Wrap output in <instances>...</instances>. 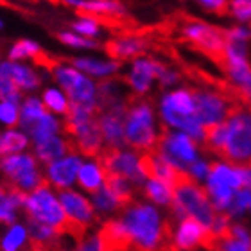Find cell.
Wrapping results in <instances>:
<instances>
[{
    "mask_svg": "<svg viewBox=\"0 0 251 251\" xmlns=\"http://www.w3.org/2000/svg\"><path fill=\"white\" fill-rule=\"evenodd\" d=\"M158 117L160 124L167 129L181 131L198 142L204 140V127L201 126L196 113L194 92L190 88L179 86L171 88L160 97L158 102Z\"/></svg>",
    "mask_w": 251,
    "mask_h": 251,
    "instance_id": "6da1fadb",
    "label": "cell"
},
{
    "mask_svg": "<svg viewBox=\"0 0 251 251\" xmlns=\"http://www.w3.org/2000/svg\"><path fill=\"white\" fill-rule=\"evenodd\" d=\"M162 129V124L158 122V113L149 100L142 97H135L129 100L124 115L126 146L140 154L154 151Z\"/></svg>",
    "mask_w": 251,
    "mask_h": 251,
    "instance_id": "7a4b0ae2",
    "label": "cell"
},
{
    "mask_svg": "<svg viewBox=\"0 0 251 251\" xmlns=\"http://www.w3.org/2000/svg\"><path fill=\"white\" fill-rule=\"evenodd\" d=\"M99 110L88 106L72 104L67 117L63 119L65 136L75 152L86 158H97L104 151V140L100 135L99 122H97Z\"/></svg>",
    "mask_w": 251,
    "mask_h": 251,
    "instance_id": "3957f363",
    "label": "cell"
},
{
    "mask_svg": "<svg viewBox=\"0 0 251 251\" xmlns=\"http://www.w3.org/2000/svg\"><path fill=\"white\" fill-rule=\"evenodd\" d=\"M0 183L20 194H29L45 183L43 165L31 151L0 158Z\"/></svg>",
    "mask_w": 251,
    "mask_h": 251,
    "instance_id": "277c9868",
    "label": "cell"
},
{
    "mask_svg": "<svg viewBox=\"0 0 251 251\" xmlns=\"http://www.w3.org/2000/svg\"><path fill=\"white\" fill-rule=\"evenodd\" d=\"M22 215L25 217V221H34L40 225L50 226L61 235H68V223L59 203L58 192L47 183L24 196Z\"/></svg>",
    "mask_w": 251,
    "mask_h": 251,
    "instance_id": "5b68a950",
    "label": "cell"
},
{
    "mask_svg": "<svg viewBox=\"0 0 251 251\" xmlns=\"http://www.w3.org/2000/svg\"><path fill=\"white\" fill-rule=\"evenodd\" d=\"M225 146L221 151L223 162L242 165L251 162V110L237 106L225 122Z\"/></svg>",
    "mask_w": 251,
    "mask_h": 251,
    "instance_id": "8992f818",
    "label": "cell"
},
{
    "mask_svg": "<svg viewBox=\"0 0 251 251\" xmlns=\"http://www.w3.org/2000/svg\"><path fill=\"white\" fill-rule=\"evenodd\" d=\"M50 75L58 88L65 92L70 104L88 106L99 110V92L97 83L70 63H52L50 65Z\"/></svg>",
    "mask_w": 251,
    "mask_h": 251,
    "instance_id": "52a82bcc",
    "label": "cell"
},
{
    "mask_svg": "<svg viewBox=\"0 0 251 251\" xmlns=\"http://www.w3.org/2000/svg\"><path fill=\"white\" fill-rule=\"evenodd\" d=\"M221 58L231 88L235 90L242 104L251 110V63L248 58V42H226Z\"/></svg>",
    "mask_w": 251,
    "mask_h": 251,
    "instance_id": "ba28073f",
    "label": "cell"
},
{
    "mask_svg": "<svg viewBox=\"0 0 251 251\" xmlns=\"http://www.w3.org/2000/svg\"><path fill=\"white\" fill-rule=\"evenodd\" d=\"M194 102H196V113L204 129L219 126L233 113L237 102L225 90L214 88V86H201L192 90Z\"/></svg>",
    "mask_w": 251,
    "mask_h": 251,
    "instance_id": "9c48e42d",
    "label": "cell"
},
{
    "mask_svg": "<svg viewBox=\"0 0 251 251\" xmlns=\"http://www.w3.org/2000/svg\"><path fill=\"white\" fill-rule=\"evenodd\" d=\"M58 198L65 212V217H67L68 235L72 237L74 242L79 241L99 221V215L95 212L92 201L74 188L58 192Z\"/></svg>",
    "mask_w": 251,
    "mask_h": 251,
    "instance_id": "30bf717a",
    "label": "cell"
},
{
    "mask_svg": "<svg viewBox=\"0 0 251 251\" xmlns=\"http://www.w3.org/2000/svg\"><path fill=\"white\" fill-rule=\"evenodd\" d=\"M154 151L160 152L171 165H174L183 173H188L190 165L199 160L198 142L181 131L167 129V127L162 129V135H160V140H158Z\"/></svg>",
    "mask_w": 251,
    "mask_h": 251,
    "instance_id": "8fae6325",
    "label": "cell"
},
{
    "mask_svg": "<svg viewBox=\"0 0 251 251\" xmlns=\"http://www.w3.org/2000/svg\"><path fill=\"white\" fill-rule=\"evenodd\" d=\"M100 169L104 174H113L119 178L129 181L133 187L142 192V187L146 183V178L140 171V152L133 149H104L102 154L97 158Z\"/></svg>",
    "mask_w": 251,
    "mask_h": 251,
    "instance_id": "7c38bea8",
    "label": "cell"
},
{
    "mask_svg": "<svg viewBox=\"0 0 251 251\" xmlns=\"http://www.w3.org/2000/svg\"><path fill=\"white\" fill-rule=\"evenodd\" d=\"M181 34L187 42L201 49L203 52L214 56V58H221L223 50L226 45L225 31H221L219 27L210 25L206 22L201 20H188L181 27Z\"/></svg>",
    "mask_w": 251,
    "mask_h": 251,
    "instance_id": "4fadbf2b",
    "label": "cell"
},
{
    "mask_svg": "<svg viewBox=\"0 0 251 251\" xmlns=\"http://www.w3.org/2000/svg\"><path fill=\"white\" fill-rule=\"evenodd\" d=\"M81 163H83L81 154L75 151H70L59 160H54V162L43 165L45 183L50 188H54L56 192L72 188L74 185L77 183V173Z\"/></svg>",
    "mask_w": 251,
    "mask_h": 251,
    "instance_id": "5bb4252c",
    "label": "cell"
},
{
    "mask_svg": "<svg viewBox=\"0 0 251 251\" xmlns=\"http://www.w3.org/2000/svg\"><path fill=\"white\" fill-rule=\"evenodd\" d=\"M156 81V59L149 56H140L131 61L129 70L126 74V86L135 97H144L151 92Z\"/></svg>",
    "mask_w": 251,
    "mask_h": 251,
    "instance_id": "9a60e30c",
    "label": "cell"
},
{
    "mask_svg": "<svg viewBox=\"0 0 251 251\" xmlns=\"http://www.w3.org/2000/svg\"><path fill=\"white\" fill-rule=\"evenodd\" d=\"M126 110H127V106L99 111L97 122H99L102 140H104V149H122V147H126V140H124Z\"/></svg>",
    "mask_w": 251,
    "mask_h": 251,
    "instance_id": "2e32d148",
    "label": "cell"
},
{
    "mask_svg": "<svg viewBox=\"0 0 251 251\" xmlns=\"http://www.w3.org/2000/svg\"><path fill=\"white\" fill-rule=\"evenodd\" d=\"M210 242V230L194 217H185L178 223L176 244L179 251H194L198 248L206 250Z\"/></svg>",
    "mask_w": 251,
    "mask_h": 251,
    "instance_id": "e0dca14e",
    "label": "cell"
},
{
    "mask_svg": "<svg viewBox=\"0 0 251 251\" xmlns=\"http://www.w3.org/2000/svg\"><path fill=\"white\" fill-rule=\"evenodd\" d=\"M0 68L4 70L13 83L18 86L24 95H32L40 86H42V75L31 63H20V61H2Z\"/></svg>",
    "mask_w": 251,
    "mask_h": 251,
    "instance_id": "ac0fdd59",
    "label": "cell"
},
{
    "mask_svg": "<svg viewBox=\"0 0 251 251\" xmlns=\"http://www.w3.org/2000/svg\"><path fill=\"white\" fill-rule=\"evenodd\" d=\"M79 72L88 75L94 81H108L113 79L121 70V63L111 58H94V56H77L70 61Z\"/></svg>",
    "mask_w": 251,
    "mask_h": 251,
    "instance_id": "d6986e66",
    "label": "cell"
},
{
    "mask_svg": "<svg viewBox=\"0 0 251 251\" xmlns=\"http://www.w3.org/2000/svg\"><path fill=\"white\" fill-rule=\"evenodd\" d=\"M147 49V40L140 34H122L106 43V50L115 61H127V59L140 58Z\"/></svg>",
    "mask_w": 251,
    "mask_h": 251,
    "instance_id": "ffe728a7",
    "label": "cell"
},
{
    "mask_svg": "<svg viewBox=\"0 0 251 251\" xmlns=\"http://www.w3.org/2000/svg\"><path fill=\"white\" fill-rule=\"evenodd\" d=\"M0 251H43L31 241L27 225L16 221L0 228Z\"/></svg>",
    "mask_w": 251,
    "mask_h": 251,
    "instance_id": "44dd1931",
    "label": "cell"
},
{
    "mask_svg": "<svg viewBox=\"0 0 251 251\" xmlns=\"http://www.w3.org/2000/svg\"><path fill=\"white\" fill-rule=\"evenodd\" d=\"M32 154L36 156V160L42 165H47V163L54 162V160H59L61 156L68 154L70 151H74L68 138L63 135H56L52 138H47V140L40 142V144H32Z\"/></svg>",
    "mask_w": 251,
    "mask_h": 251,
    "instance_id": "7402d4cb",
    "label": "cell"
},
{
    "mask_svg": "<svg viewBox=\"0 0 251 251\" xmlns=\"http://www.w3.org/2000/svg\"><path fill=\"white\" fill-rule=\"evenodd\" d=\"M29 140L32 144H40V142L47 140V138H52L56 135H63L65 133V127H63V121L59 117L52 115V113H43L38 121L32 122L29 127L24 129Z\"/></svg>",
    "mask_w": 251,
    "mask_h": 251,
    "instance_id": "603a6c76",
    "label": "cell"
},
{
    "mask_svg": "<svg viewBox=\"0 0 251 251\" xmlns=\"http://www.w3.org/2000/svg\"><path fill=\"white\" fill-rule=\"evenodd\" d=\"M24 194L0 183V228L20 221Z\"/></svg>",
    "mask_w": 251,
    "mask_h": 251,
    "instance_id": "cb8c5ba5",
    "label": "cell"
},
{
    "mask_svg": "<svg viewBox=\"0 0 251 251\" xmlns=\"http://www.w3.org/2000/svg\"><path fill=\"white\" fill-rule=\"evenodd\" d=\"M83 15L95 16V18H124L127 15L126 7L119 0H83L81 9Z\"/></svg>",
    "mask_w": 251,
    "mask_h": 251,
    "instance_id": "d4e9b609",
    "label": "cell"
},
{
    "mask_svg": "<svg viewBox=\"0 0 251 251\" xmlns=\"http://www.w3.org/2000/svg\"><path fill=\"white\" fill-rule=\"evenodd\" d=\"M77 185L83 190L94 196L102 187V169L95 158H88L86 162L81 163L77 173Z\"/></svg>",
    "mask_w": 251,
    "mask_h": 251,
    "instance_id": "484cf974",
    "label": "cell"
},
{
    "mask_svg": "<svg viewBox=\"0 0 251 251\" xmlns=\"http://www.w3.org/2000/svg\"><path fill=\"white\" fill-rule=\"evenodd\" d=\"M29 147H31V140L20 127L0 129V158L7 156V154L24 152Z\"/></svg>",
    "mask_w": 251,
    "mask_h": 251,
    "instance_id": "4316f807",
    "label": "cell"
},
{
    "mask_svg": "<svg viewBox=\"0 0 251 251\" xmlns=\"http://www.w3.org/2000/svg\"><path fill=\"white\" fill-rule=\"evenodd\" d=\"M40 99H42L45 110H47L49 113H52V115L59 117V119H61V117L65 119L68 110H70V106H72L70 100H68V97L65 95V92H63L61 88H58L56 84L45 86V88L42 90Z\"/></svg>",
    "mask_w": 251,
    "mask_h": 251,
    "instance_id": "83f0119b",
    "label": "cell"
},
{
    "mask_svg": "<svg viewBox=\"0 0 251 251\" xmlns=\"http://www.w3.org/2000/svg\"><path fill=\"white\" fill-rule=\"evenodd\" d=\"M40 56H42V45L29 38L15 42L7 50V61L29 63L32 59H38Z\"/></svg>",
    "mask_w": 251,
    "mask_h": 251,
    "instance_id": "f1b7e54d",
    "label": "cell"
},
{
    "mask_svg": "<svg viewBox=\"0 0 251 251\" xmlns=\"http://www.w3.org/2000/svg\"><path fill=\"white\" fill-rule=\"evenodd\" d=\"M142 196L147 198L149 201H152L154 204H160L167 210L173 204V190L167 185L160 183L156 179H147L144 187H142Z\"/></svg>",
    "mask_w": 251,
    "mask_h": 251,
    "instance_id": "f546056e",
    "label": "cell"
},
{
    "mask_svg": "<svg viewBox=\"0 0 251 251\" xmlns=\"http://www.w3.org/2000/svg\"><path fill=\"white\" fill-rule=\"evenodd\" d=\"M72 29L75 34L83 38H88V40H95V38L100 36V32H102V22L99 18H95V16H90V15H81L77 16L75 20L72 22Z\"/></svg>",
    "mask_w": 251,
    "mask_h": 251,
    "instance_id": "4dcf8cb0",
    "label": "cell"
},
{
    "mask_svg": "<svg viewBox=\"0 0 251 251\" xmlns=\"http://www.w3.org/2000/svg\"><path fill=\"white\" fill-rule=\"evenodd\" d=\"M20 122V102L0 99V129L18 127Z\"/></svg>",
    "mask_w": 251,
    "mask_h": 251,
    "instance_id": "1f68e13d",
    "label": "cell"
},
{
    "mask_svg": "<svg viewBox=\"0 0 251 251\" xmlns=\"http://www.w3.org/2000/svg\"><path fill=\"white\" fill-rule=\"evenodd\" d=\"M58 40L63 45H67V47H70V49H83V50H86V49L99 47V42L79 36V34H75L74 31H61L58 34Z\"/></svg>",
    "mask_w": 251,
    "mask_h": 251,
    "instance_id": "d6a6232c",
    "label": "cell"
},
{
    "mask_svg": "<svg viewBox=\"0 0 251 251\" xmlns=\"http://www.w3.org/2000/svg\"><path fill=\"white\" fill-rule=\"evenodd\" d=\"M24 97H25V95L18 90V86L13 83V79L0 68V99L13 100V102H22Z\"/></svg>",
    "mask_w": 251,
    "mask_h": 251,
    "instance_id": "836d02e7",
    "label": "cell"
},
{
    "mask_svg": "<svg viewBox=\"0 0 251 251\" xmlns=\"http://www.w3.org/2000/svg\"><path fill=\"white\" fill-rule=\"evenodd\" d=\"M156 81L162 84L163 88H173L181 81V74L176 68L169 67V65L156 59Z\"/></svg>",
    "mask_w": 251,
    "mask_h": 251,
    "instance_id": "e575fe53",
    "label": "cell"
},
{
    "mask_svg": "<svg viewBox=\"0 0 251 251\" xmlns=\"http://www.w3.org/2000/svg\"><path fill=\"white\" fill-rule=\"evenodd\" d=\"M226 7L241 25L251 24V0H230Z\"/></svg>",
    "mask_w": 251,
    "mask_h": 251,
    "instance_id": "d590c367",
    "label": "cell"
},
{
    "mask_svg": "<svg viewBox=\"0 0 251 251\" xmlns=\"http://www.w3.org/2000/svg\"><path fill=\"white\" fill-rule=\"evenodd\" d=\"M225 38L226 42H248L251 40V32H250V27L246 25H235L225 31Z\"/></svg>",
    "mask_w": 251,
    "mask_h": 251,
    "instance_id": "8d00e7d4",
    "label": "cell"
},
{
    "mask_svg": "<svg viewBox=\"0 0 251 251\" xmlns=\"http://www.w3.org/2000/svg\"><path fill=\"white\" fill-rule=\"evenodd\" d=\"M208 165L210 162H204V160H198V162H194L188 169V174L192 176L196 181L203 178H208Z\"/></svg>",
    "mask_w": 251,
    "mask_h": 251,
    "instance_id": "74e56055",
    "label": "cell"
},
{
    "mask_svg": "<svg viewBox=\"0 0 251 251\" xmlns=\"http://www.w3.org/2000/svg\"><path fill=\"white\" fill-rule=\"evenodd\" d=\"M239 174H241V179H242V188H246V190H251V162L248 163H242V165H235Z\"/></svg>",
    "mask_w": 251,
    "mask_h": 251,
    "instance_id": "f35d334b",
    "label": "cell"
},
{
    "mask_svg": "<svg viewBox=\"0 0 251 251\" xmlns=\"http://www.w3.org/2000/svg\"><path fill=\"white\" fill-rule=\"evenodd\" d=\"M196 2L203 5L204 9L215 11V13H221V11L228 5V2H226V0H196Z\"/></svg>",
    "mask_w": 251,
    "mask_h": 251,
    "instance_id": "ab89813d",
    "label": "cell"
},
{
    "mask_svg": "<svg viewBox=\"0 0 251 251\" xmlns=\"http://www.w3.org/2000/svg\"><path fill=\"white\" fill-rule=\"evenodd\" d=\"M4 27H5V22L2 20V18H0V31H2V29H4Z\"/></svg>",
    "mask_w": 251,
    "mask_h": 251,
    "instance_id": "60d3db41",
    "label": "cell"
},
{
    "mask_svg": "<svg viewBox=\"0 0 251 251\" xmlns=\"http://www.w3.org/2000/svg\"><path fill=\"white\" fill-rule=\"evenodd\" d=\"M248 208H251V194H250V204H248Z\"/></svg>",
    "mask_w": 251,
    "mask_h": 251,
    "instance_id": "b9f144b4",
    "label": "cell"
},
{
    "mask_svg": "<svg viewBox=\"0 0 251 251\" xmlns=\"http://www.w3.org/2000/svg\"><path fill=\"white\" fill-rule=\"evenodd\" d=\"M2 61H4V59H2V58H0V65H2Z\"/></svg>",
    "mask_w": 251,
    "mask_h": 251,
    "instance_id": "7bdbcfd3",
    "label": "cell"
},
{
    "mask_svg": "<svg viewBox=\"0 0 251 251\" xmlns=\"http://www.w3.org/2000/svg\"><path fill=\"white\" fill-rule=\"evenodd\" d=\"M248 27H250V32H251V24H250V25H248Z\"/></svg>",
    "mask_w": 251,
    "mask_h": 251,
    "instance_id": "ee69618b",
    "label": "cell"
}]
</instances>
